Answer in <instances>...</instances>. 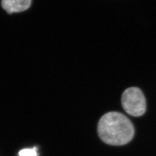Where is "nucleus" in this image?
Here are the masks:
<instances>
[{
  "label": "nucleus",
  "mask_w": 156,
  "mask_h": 156,
  "mask_svg": "<svg viewBox=\"0 0 156 156\" xmlns=\"http://www.w3.org/2000/svg\"><path fill=\"white\" fill-rule=\"evenodd\" d=\"M97 132L101 140L106 144L122 146L133 138L134 128L128 117L121 113L111 112L101 117Z\"/></svg>",
  "instance_id": "obj_1"
},
{
  "label": "nucleus",
  "mask_w": 156,
  "mask_h": 156,
  "mask_svg": "<svg viewBox=\"0 0 156 156\" xmlns=\"http://www.w3.org/2000/svg\"><path fill=\"white\" fill-rule=\"evenodd\" d=\"M122 104L124 111L134 117L142 116L146 109L145 96L138 87H133L126 90L122 95Z\"/></svg>",
  "instance_id": "obj_2"
},
{
  "label": "nucleus",
  "mask_w": 156,
  "mask_h": 156,
  "mask_svg": "<svg viewBox=\"0 0 156 156\" xmlns=\"http://www.w3.org/2000/svg\"><path fill=\"white\" fill-rule=\"evenodd\" d=\"M32 0H1V6L8 14H12L27 10Z\"/></svg>",
  "instance_id": "obj_3"
},
{
  "label": "nucleus",
  "mask_w": 156,
  "mask_h": 156,
  "mask_svg": "<svg viewBox=\"0 0 156 156\" xmlns=\"http://www.w3.org/2000/svg\"><path fill=\"white\" fill-rule=\"evenodd\" d=\"M19 156H37L36 147L24 149L19 152Z\"/></svg>",
  "instance_id": "obj_4"
}]
</instances>
